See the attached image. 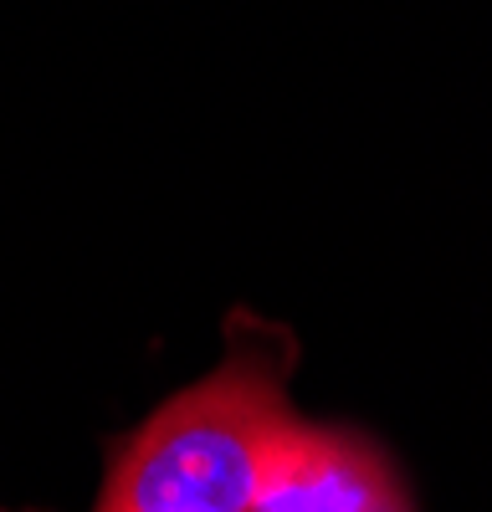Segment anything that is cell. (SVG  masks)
<instances>
[{"label":"cell","instance_id":"6da1fadb","mask_svg":"<svg viewBox=\"0 0 492 512\" xmlns=\"http://www.w3.org/2000/svg\"><path fill=\"white\" fill-rule=\"evenodd\" d=\"M293 420L277 359L236 349L118 446L98 512H252Z\"/></svg>","mask_w":492,"mask_h":512},{"label":"cell","instance_id":"7a4b0ae2","mask_svg":"<svg viewBox=\"0 0 492 512\" xmlns=\"http://www.w3.org/2000/svg\"><path fill=\"white\" fill-rule=\"evenodd\" d=\"M252 512H410V502L375 446L293 420L267 456Z\"/></svg>","mask_w":492,"mask_h":512}]
</instances>
